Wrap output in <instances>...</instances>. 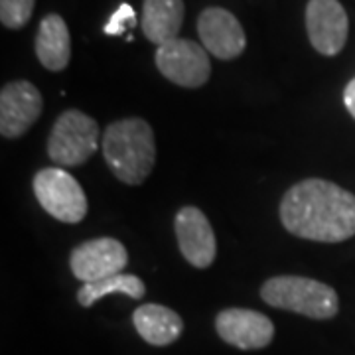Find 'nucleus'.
<instances>
[{
  "label": "nucleus",
  "instance_id": "nucleus-1",
  "mask_svg": "<svg viewBox=\"0 0 355 355\" xmlns=\"http://www.w3.org/2000/svg\"><path fill=\"white\" fill-rule=\"evenodd\" d=\"M280 221L288 233L300 239L347 241L355 235V196L334 182L308 178L284 193Z\"/></svg>",
  "mask_w": 355,
  "mask_h": 355
},
{
  "label": "nucleus",
  "instance_id": "nucleus-2",
  "mask_svg": "<svg viewBox=\"0 0 355 355\" xmlns=\"http://www.w3.org/2000/svg\"><path fill=\"white\" fill-rule=\"evenodd\" d=\"M103 156L114 176L128 186H139L150 176L156 144L150 125L142 119L111 123L103 135Z\"/></svg>",
  "mask_w": 355,
  "mask_h": 355
},
{
  "label": "nucleus",
  "instance_id": "nucleus-3",
  "mask_svg": "<svg viewBox=\"0 0 355 355\" xmlns=\"http://www.w3.org/2000/svg\"><path fill=\"white\" fill-rule=\"evenodd\" d=\"M261 296L268 306L312 320H330L340 310V298L331 286L306 277L268 279L261 286Z\"/></svg>",
  "mask_w": 355,
  "mask_h": 355
},
{
  "label": "nucleus",
  "instance_id": "nucleus-4",
  "mask_svg": "<svg viewBox=\"0 0 355 355\" xmlns=\"http://www.w3.org/2000/svg\"><path fill=\"white\" fill-rule=\"evenodd\" d=\"M101 130L95 119L69 109L60 114L48 139V154L62 168H73L87 162L99 148Z\"/></svg>",
  "mask_w": 355,
  "mask_h": 355
},
{
  "label": "nucleus",
  "instance_id": "nucleus-5",
  "mask_svg": "<svg viewBox=\"0 0 355 355\" xmlns=\"http://www.w3.org/2000/svg\"><path fill=\"white\" fill-rule=\"evenodd\" d=\"M34 193L40 205L64 223H79L87 216L85 191L64 168L40 170L34 178Z\"/></svg>",
  "mask_w": 355,
  "mask_h": 355
},
{
  "label": "nucleus",
  "instance_id": "nucleus-6",
  "mask_svg": "<svg viewBox=\"0 0 355 355\" xmlns=\"http://www.w3.org/2000/svg\"><path fill=\"white\" fill-rule=\"evenodd\" d=\"M154 62L158 71L180 87H202L211 73L207 50L191 40L176 38L160 46Z\"/></svg>",
  "mask_w": 355,
  "mask_h": 355
},
{
  "label": "nucleus",
  "instance_id": "nucleus-7",
  "mask_svg": "<svg viewBox=\"0 0 355 355\" xmlns=\"http://www.w3.org/2000/svg\"><path fill=\"white\" fill-rule=\"evenodd\" d=\"M128 265V253L125 245L113 237H99L81 243L71 251L69 266L73 277L85 282L109 279L121 275V270Z\"/></svg>",
  "mask_w": 355,
  "mask_h": 355
},
{
  "label": "nucleus",
  "instance_id": "nucleus-8",
  "mask_svg": "<svg viewBox=\"0 0 355 355\" xmlns=\"http://www.w3.org/2000/svg\"><path fill=\"white\" fill-rule=\"evenodd\" d=\"M306 30L314 50L322 55H338L349 34V20L340 0H308Z\"/></svg>",
  "mask_w": 355,
  "mask_h": 355
},
{
  "label": "nucleus",
  "instance_id": "nucleus-9",
  "mask_svg": "<svg viewBox=\"0 0 355 355\" xmlns=\"http://www.w3.org/2000/svg\"><path fill=\"white\" fill-rule=\"evenodd\" d=\"M42 95L30 81H12L0 93V132L4 139H18L42 114Z\"/></svg>",
  "mask_w": 355,
  "mask_h": 355
},
{
  "label": "nucleus",
  "instance_id": "nucleus-10",
  "mask_svg": "<svg viewBox=\"0 0 355 355\" xmlns=\"http://www.w3.org/2000/svg\"><path fill=\"white\" fill-rule=\"evenodd\" d=\"M180 253L196 268H207L216 261L217 243L211 223L202 209L186 205L176 214L174 221Z\"/></svg>",
  "mask_w": 355,
  "mask_h": 355
},
{
  "label": "nucleus",
  "instance_id": "nucleus-11",
  "mask_svg": "<svg viewBox=\"0 0 355 355\" xmlns=\"http://www.w3.org/2000/svg\"><path fill=\"white\" fill-rule=\"evenodd\" d=\"M216 330L219 338L239 349H261L275 338L272 322L254 310L227 308L216 318Z\"/></svg>",
  "mask_w": 355,
  "mask_h": 355
},
{
  "label": "nucleus",
  "instance_id": "nucleus-12",
  "mask_svg": "<svg viewBox=\"0 0 355 355\" xmlns=\"http://www.w3.org/2000/svg\"><path fill=\"white\" fill-rule=\"evenodd\" d=\"M198 34L202 38L203 48L219 60H235L247 46V36L239 20L219 6L205 8L200 14Z\"/></svg>",
  "mask_w": 355,
  "mask_h": 355
},
{
  "label": "nucleus",
  "instance_id": "nucleus-13",
  "mask_svg": "<svg viewBox=\"0 0 355 355\" xmlns=\"http://www.w3.org/2000/svg\"><path fill=\"white\" fill-rule=\"evenodd\" d=\"M36 55L50 71H62L71 60L69 28L60 14H48L36 32Z\"/></svg>",
  "mask_w": 355,
  "mask_h": 355
},
{
  "label": "nucleus",
  "instance_id": "nucleus-14",
  "mask_svg": "<svg viewBox=\"0 0 355 355\" xmlns=\"http://www.w3.org/2000/svg\"><path fill=\"white\" fill-rule=\"evenodd\" d=\"M184 22L182 0H144L142 4V32L158 48L178 38Z\"/></svg>",
  "mask_w": 355,
  "mask_h": 355
},
{
  "label": "nucleus",
  "instance_id": "nucleus-15",
  "mask_svg": "<svg viewBox=\"0 0 355 355\" xmlns=\"http://www.w3.org/2000/svg\"><path fill=\"white\" fill-rule=\"evenodd\" d=\"M135 328L140 338L150 345H170L182 336L184 322L174 310L160 304H142L132 314Z\"/></svg>",
  "mask_w": 355,
  "mask_h": 355
},
{
  "label": "nucleus",
  "instance_id": "nucleus-16",
  "mask_svg": "<svg viewBox=\"0 0 355 355\" xmlns=\"http://www.w3.org/2000/svg\"><path fill=\"white\" fill-rule=\"evenodd\" d=\"M113 292H121V294H127L130 298L139 300V298L144 296L146 286H144V282L139 277L121 272V275L97 280V282H85L79 288V292H77V302L83 308H89V306L95 304L97 300H101L103 296L113 294Z\"/></svg>",
  "mask_w": 355,
  "mask_h": 355
},
{
  "label": "nucleus",
  "instance_id": "nucleus-17",
  "mask_svg": "<svg viewBox=\"0 0 355 355\" xmlns=\"http://www.w3.org/2000/svg\"><path fill=\"white\" fill-rule=\"evenodd\" d=\"M36 0H0V22L2 26L18 30L30 22Z\"/></svg>",
  "mask_w": 355,
  "mask_h": 355
},
{
  "label": "nucleus",
  "instance_id": "nucleus-18",
  "mask_svg": "<svg viewBox=\"0 0 355 355\" xmlns=\"http://www.w3.org/2000/svg\"><path fill=\"white\" fill-rule=\"evenodd\" d=\"M132 26H137V14L132 10V6L130 4H121L113 12L111 20L105 26V34L107 36H121Z\"/></svg>",
  "mask_w": 355,
  "mask_h": 355
},
{
  "label": "nucleus",
  "instance_id": "nucleus-19",
  "mask_svg": "<svg viewBox=\"0 0 355 355\" xmlns=\"http://www.w3.org/2000/svg\"><path fill=\"white\" fill-rule=\"evenodd\" d=\"M343 105H345L347 113L355 119V77L347 83V87L343 91Z\"/></svg>",
  "mask_w": 355,
  "mask_h": 355
}]
</instances>
